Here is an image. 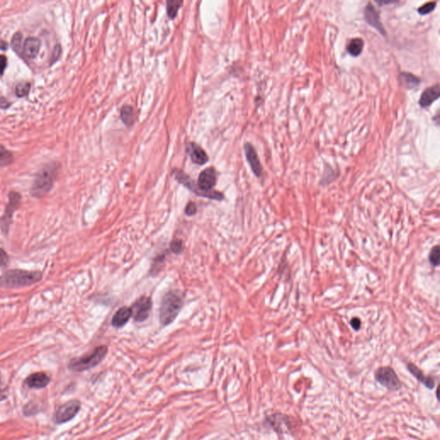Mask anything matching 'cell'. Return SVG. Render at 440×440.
I'll return each mask as SVG.
<instances>
[{"label": "cell", "mask_w": 440, "mask_h": 440, "mask_svg": "<svg viewBox=\"0 0 440 440\" xmlns=\"http://www.w3.org/2000/svg\"><path fill=\"white\" fill-rule=\"evenodd\" d=\"M60 168V163L52 162L40 169L31 186V195L41 198L49 193L55 185Z\"/></svg>", "instance_id": "6da1fadb"}, {"label": "cell", "mask_w": 440, "mask_h": 440, "mask_svg": "<svg viewBox=\"0 0 440 440\" xmlns=\"http://www.w3.org/2000/svg\"><path fill=\"white\" fill-rule=\"evenodd\" d=\"M183 305L182 293L172 290L163 296L160 306L159 320L163 327L169 325L175 321Z\"/></svg>", "instance_id": "7a4b0ae2"}, {"label": "cell", "mask_w": 440, "mask_h": 440, "mask_svg": "<svg viewBox=\"0 0 440 440\" xmlns=\"http://www.w3.org/2000/svg\"><path fill=\"white\" fill-rule=\"evenodd\" d=\"M43 279L41 272H31L22 269H11L0 276V287L19 288L39 282Z\"/></svg>", "instance_id": "3957f363"}, {"label": "cell", "mask_w": 440, "mask_h": 440, "mask_svg": "<svg viewBox=\"0 0 440 440\" xmlns=\"http://www.w3.org/2000/svg\"><path fill=\"white\" fill-rule=\"evenodd\" d=\"M302 422L295 417L286 413H275L269 414L263 420V426L276 433L294 436Z\"/></svg>", "instance_id": "277c9868"}, {"label": "cell", "mask_w": 440, "mask_h": 440, "mask_svg": "<svg viewBox=\"0 0 440 440\" xmlns=\"http://www.w3.org/2000/svg\"><path fill=\"white\" fill-rule=\"evenodd\" d=\"M109 348L107 346H100L90 353L79 358L71 359L68 363V369L74 372H84L100 365L108 354Z\"/></svg>", "instance_id": "5b68a950"}, {"label": "cell", "mask_w": 440, "mask_h": 440, "mask_svg": "<svg viewBox=\"0 0 440 440\" xmlns=\"http://www.w3.org/2000/svg\"><path fill=\"white\" fill-rule=\"evenodd\" d=\"M173 175L175 176L176 181H179L180 183L183 185L184 187H187L190 191H192L193 193H195L197 195L200 196V197H205V198H208V199H215V200H218V201L223 200L224 195L222 193L217 192V191H214V190H211V191H208V192L203 191L190 178L189 175H187L183 170L175 169L173 170Z\"/></svg>", "instance_id": "8992f818"}, {"label": "cell", "mask_w": 440, "mask_h": 440, "mask_svg": "<svg viewBox=\"0 0 440 440\" xmlns=\"http://www.w3.org/2000/svg\"><path fill=\"white\" fill-rule=\"evenodd\" d=\"M374 377L380 385L389 391H398L401 389L402 383L395 370L390 366H382L376 370Z\"/></svg>", "instance_id": "52a82bcc"}, {"label": "cell", "mask_w": 440, "mask_h": 440, "mask_svg": "<svg viewBox=\"0 0 440 440\" xmlns=\"http://www.w3.org/2000/svg\"><path fill=\"white\" fill-rule=\"evenodd\" d=\"M81 407L82 402L78 399H73L65 402L55 411L54 422L59 425L73 420L78 415Z\"/></svg>", "instance_id": "ba28073f"}, {"label": "cell", "mask_w": 440, "mask_h": 440, "mask_svg": "<svg viewBox=\"0 0 440 440\" xmlns=\"http://www.w3.org/2000/svg\"><path fill=\"white\" fill-rule=\"evenodd\" d=\"M9 201L7 205L6 212L4 214L3 217L1 218V228L3 230V233L7 235L9 232L10 226L13 220V215L14 211L19 207L21 203L22 196L20 193L17 192H11L8 195Z\"/></svg>", "instance_id": "9c48e42d"}, {"label": "cell", "mask_w": 440, "mask_h": 440, "mask_svg": "<svg viewBox=\"0 0 440 440\" xmlns=\"http://www.w3.org/2000/svg\"><path fill=\"white\" fill-rule=\"evenodd\" d=\"M152 307V301L150 298L143 296L139 298L131 308L133 312V318L137 323L145 322L150 316V312Z\"/></svg>", "instance_id": "30bf717a"}, {"label": "cell", "mask_w": 440, "mask_h": 440, "mask_svg": "<svg viewBox=\"0 0 440 440\" xmlns=\"http://www.w3.org/2000/svg\"><path fill=\"white\" fill-rule=\"evenodd\" d=\"M245 152L247 159L248 163L251 166V169L253 171L254 175L257 177H263V168L260 161L258 154H257L256 149L251 143H245Z\"/></svg>", "instance_id": "8fae6325"}, {"label": "cell", "mask_w": 440, "mask_h": 440, "mask_svg": "<svg viewBox=\"0 0 440 440\" xmlns=\"http://www.w3.org/2000/svg\"><path fill=\"white\" fill-rule=\"evenodd\" d=\"M364 14H365V21L368 25L376 29L383 36H386V31L380 18V13L371 2H369L367 6L365 7Z\"/></svg>", "instance_id": "7c38bea8"}, {"label": "cell", "mask_w": 440, "mask_h": 440, "mask_svg": "<svg viewBox=\"0 0 440 440\" xmlns=\"http://www.w3.org/2000/svg\"><path fill=\"white\" fill-rule=\"evenodd\" d=\"M51 377L43 371L35 372L28 376L25 379V385L30 389H42L49 386Z\"/></svg>", "instance_id": "4fadbf2b"}, {"label": "cell", "mask_w": 440, "mask_h": 440, "mask_svg": "<svg viewBox=\"0 0 440 440\" xmlns=\"http://www.w3.org/2000/svg\"><path fill=\"white\" fill-rule=\"evenodd\" d=\"M217 182V173L216 170L212 168H206L202 170L199 175L197 185L200 189L205 192L211 191Z\"/></svg>", "instance_id": "5bb4252c"}, {"label": "cell", "mask_w": 440, "mask_h": 440, "mask_svg": "<svg viewBox=\"0 0 440 440\" xmlns=\"http://www.w3.org/2000/svg\"><path fill=\"white\" fill-rule=\"evenodd\" d=\"M187 153L193 163L198 165H204L208 162V156L205 150L193 142H189L187 145Z\"/></svg>", "instance_id": "9a60e30c"}, {"label": "cell", "mask_w": 440, "mask_h": 440, "mask_svg": "<svg viewBox=\"0 0 440 440\" xmlns=\"http://www.w3.org/2000/svg\"><path fill=\"white\" fill-rule=\"evenodd\" d=\"M407 371H409L410 374L413 375V377H415L419 383L425 386L426 389H433L435 388V385H436L435 378L431 376H425L422 370H420L413 363H407Z\"/></svg>", "instance_id": "2e32d148"}, {"label": "cell", "mask_w": 440, "mask_h": 440, "mask_svg": "<svg viewBox=\"0 0 440 440\" xmlns=\"http://www.w3.org/2000/svg\"><path fill=\"white\" fill-rule=\"evenodd\" d=\"M440 97L439 84L426 88L425 91L421 94V97L419 100V105L421 108H426L431 106L432 103L437 101Z\"/></svg>", "instance_id": "e0dca14e"}, {"label": "cell", "mask_w": 440, "mask_h": 440, "mask_svg": "<svg viewBox=\"0 0 440 440\" xmlns=\"http://www.w3.org/2000/svg\"><path fill=\"white\" fill-rule=\"evenodd\" d=\"M133 316L131 308L122 307L119 309L112 319V326L115 328H121L127 324L130 318Z\"/></svg>", "instance_id": "ac0fdd59"}, {"label": "cell", "mask_w": 440, "mask_h": 440, "mask_svg": "<svg viewBox=\"0 0 440 440\" xmlns=\"http://www.w3.org/2000/svg\"><path fill=\"white\" fill-rule=\"evenodd\" d=\"M41 48V41L36 37H29L24 44V52L26 57L29 59H35L39 54Z\"/></svg>", "instance_id": "d6986e66"}, {"label": "cell", "mask_w": 440, "mask_h": 440, "mask_svg": "<svg viewBox=\"0 0 440 440\" xmlns=\"http://www.w3.org/2000/svg\"><path fill=\"white\" fill-rule=\"evenodd\" d=\"M400 85L407 90H412L420 85V79L413 73L402 72L399 74Z\"/></svg>", "instance_id": "ffe728a7"}, {"label": "cell", "mask_w": 440, "mask_h": 440, "mask_svg": "<svg viewBox=\"0 0 440 440\" xmlns=\"http://www.w3.org/2000/svg\"><path fill=\"white\" fill-rule=\"evenodd\" d=\"M364 41L361 38H353L349 41L347 46V51L351 56L357 57L359 56L364 49Z\"/></svg>", "instance_id": "44dd1931"}, {"label": "cell", "mask_w": 440, "mask_h": 440, "mask_svg": "<svg viewBox=\"0 0 440 440\" xmlns=\"http://www.w3.org/2000/svg\"><path fill=\"white\" fill-rule=\"evenodd\" d=\"M121 119L127 127L133 126L135 121V115L134 110L132 106L124 105L121 109Z\"/></svg>", "instance_id": "7402d4cb"}, {"label": "cell", "mask_w": 440, "mask_h": 440, "mask_svg": "<svg viewBox=\"0 0 440 440\" xmlns=\"http://www.w3.org/2000/svg\"><path fill=\"white\" fill-rule=\"evenodd\" d=\"M22 411L25 417H33L41 412V407L37 401H30L23 407Z\"/></svg>", "instance_id": "603a6c76"}, {"label": "cell", "mask_w": 440, "mask_h": 440, "mask_svg": "<svg viewBox=\"0 0 440 440\" xmlns=\"http://www.w3.org/2000/svg\"><path fill=\"white\" fill-rule=\"evenodd\" d=\"M14 157L12 151L0 145V167H6L13 163Z\"/></svg>", "instance_id": "cb8c5ba5"}, {"label": "cell", "mask_w": 440, "mask_h": 440, "mask_svg": "<svg viewBox=\"0 0 440 440\" xmlns=\"http://www.w3.org/2000/svg\"><path fill=\"white\" fill-rule=\"evenodd\" d=\"M182 1H167L166 11L167 15L170 19H175L177 16L178 11L181 8Z\"/></svg>", "instance_id": "d4e9b609"}, {"label": "cell", "mask_w": 440, "mask_h": 440, "mask_svg": "<svg viewBox=\"0 0 440 440\" xmlns=\"http://www.w3.org/2000/svg\"><path fill=\"white\" fill-rule=\"evenodd\" d=\"M31 83H29V82L20 83L16 86V95L18 96V97H27L30 93V91H31Z\"/></svg>", "instance_id": "484cf974"}, {"label": "cell", "mask_w": 440, "mask_h": 440, "mask_svg": "<svg viewBox=\"0 0 440 440\" xmlns=\"http://www.w3.org/2000/svg\"><path fill=\"white\" fill-rule=\"evenodd\" d=\"M439 246L436 245L431 249L430 255H429V262L431 263V266L433 267H437L439 265Z\"/></svg>", "instance_id": "4316f807"}, {"label": "cell", "mask_w": 440, "mask_h": 440, "mask_svg": "<svg viewBox=\"0 0 440 440\" xmlns=\"http://www.w3.org/2000/svg\"><path fill=\"white\" fill-rule=\"evenodd\" d=\"M22 39H23L22 34L16 33L15 35H14V37H13V39H12V43H11V45H12V48H13V50H14L17 54H19V55L21 54Z\"/></svg>", "instance_id": "83f0119b"}, {"label": "cell", "mask_w": 440, "mask_h": 440, "mask_svg": "<svg viewBox=\"0 0 440 440\" xmlns=\"http://www.w3.org/2000/svg\"><path fill=\"white\" fill-rule=\"evenodd\" d=\"M436 5H437V2H428V3L424 4L418 9V13L420 15H427L435 9Z\"/></svg>", "instance_id": "f1b7e54d"}, {"label": "cell", "mask_w": 440, "mask_h": 440, "mask_svg": "<svg viewBox=\"0 0 440 440\" xmlns=\"http://www.w3.org/2000/svg\"><path fill=\"white\" fill-rule=\"evenodd\" d=\"M170 250L173 253L177 254V255L181 254L183 251L182 242L179 239H175L174 241H172L171 244H170Z\"/></svg>", "instance_id": "f546056e"}, {"label": "cell", "mask_w": 440, "mask_h": 440, "mask_svg": "<svg viewBox=\"0 0 440 440\" xmlns=\"http://www.w3.org/2000/svg\"><path fill=\"white\" fill-rule=\"evenodd\" d=\"M9 387L4 383L3 380L0 378V402L6 401L8 398Z\"/></svg>", "instance_id": "4dcf8cb0"}, {"label": "cell", "mask_w": 440, "mask_h": 440, "mask_svg": "<svg viewBox=\"0 0 440 440\" xmlns=\"http://www.w3.org/2000/svg\"><path fill=\"white\" fill-rule=\"evenodd\" d=\"M61 52H62L61 46L60 44H57L55 46L53 54H52L51 59H50V66L55 64L61 58Z\"/></svg>", "instance_id": "1f68e13d"}, {"label": "cell", "mask_w": 440, "mask_h": 440, "mask_svg": "<svg viewBox=\"0 0 440 440\" xmlns=\"http://www.w3.org/2000/svg\"><path fill=\"white\" fill-rule=\"evenodd\" d=\"M10 258L7 252L0 248V268L5 269L9 265Z\"/></svg>", "instance_id": "d6a6232c"}, {"label": "cell", "mask_w": 440, "mask_h": 440, "mask_svg": "<svg viewBox=\"0 0 440 440\" xmlns=\"http://www.w3.org/2000/svg\"><path fill=\"white\" fill-rule=\"evenodd\" d=\"M196 211H197V208H196L195 204L193 201L188 202V204L185 208V214L190 217V216H193L196 213Z\"/></svg>", "instance_id": "836d02e7"}, {"label": "cell", "mask_w": 440, "mask_h": 440, "mask_svg": "<svg viewBox=\"0 0 440 440\" xmlns=\"http://www.w3.org/2000/svg\"><path fill=\"white\" fill-rule=\"evenodd\" d=\"M7 67V58L6 55H0V76H2Z\"/></svg>", "instance_id": "e575fe53"}, {"label": "cell", "mask_w": 440, "mask_h": 440, "mask_svg": "<svg viewBox=\"0 0 440 440\" xmlns=\"http://www.w3.org/2000/svg\"><path fill=\"white\" fill-rule=\"evenodd\" d=\"M11 106H12V103L9 102L6 97H4V96H2V95L0 94V109H9Z\"/></svg>", "instance_id": "d590c367"}, {"label": "cell", "mask_w": 440, "mask_h": 440, "mask_svg": "<svg viewBox=\"0 0 440 440\" xmlns=\"http://www.w3.org/2000/svg\"><path fill=\"white\" fill-rule=\"evenodd\" d=\"M350 324L352 326V328H353L354 330H359L360 329V327H361V321L358 317H353V319L351 320V322H350Z\"/></svg>", "instance_id": "8d00e7d4"}, {"label": "cell", "mask_w": 440, "mask_h": 440, "mask_svg": "<svg viewBox=\"0 0 440 440\" xmlns=\"http://www.w3.org/2000/svg\"><path fill=\"white\" fill-rule=\"evenodd\" d=\"M377 3L379 5L380 7H383V6H386V5H391V4L397 3V2H393V1H389V2H386V1H377Z\"/></svg>", "instance_id": "74e56055"}, {"label": "cell", "mask_w": 440, "mask_h": 440, "mask_svg": "<svg viewBox=\"0 0 440 440\" xmlns=\"http://www.w3.org/2000/svg\"><path fill=\"white\" fill-rule=\"evenodd\" d=\"M7 48H8V44H7L6 42L1 41V42H0V49H2V50H7Z\"/></svg>", "instance_id": "f35d334b"}]
</instances>
